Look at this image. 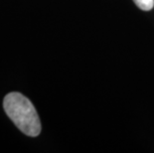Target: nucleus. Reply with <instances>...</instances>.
<instances>
[{
    "mask_svg": "<svg viewBox=\"0 0 154 153\" xmlns=\"http://www.w3.org/2000/svg\"><path fill=\"white\" fill-rule=\"evenodd\" d=\"M3 107L16 127L24 134L36 137L41 132V121L38 112L30 99L22 93L13 92L5 96Z\"/></svg>",
    "mask_w": 154,
    "mask_h": 153,
    "instance_id": "1",
    "label": "nucleus"
},
{
    "mask_svg": "<svg viewBox=\"0 0 154 153\" xmlns=\"http://www.w3.org/2000/svg\"><path fill=\"white\" fill-rule=\"evenodd\" d=\"M138 8L143 11H150L154 7V0H133Z\"/></svg>",
    "mask_w": 154,
    "mask_h": 153,
    "instance_id": "2",
    "label": "nucleus"
}]
</instances>
